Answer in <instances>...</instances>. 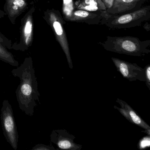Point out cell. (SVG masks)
<instances>
[{
	"label": "cell",
	"mask_w": 150,
	"mask_h": 150,
	"mask_svg": "<svg viewBox=\"0 0 150 150\" xmlns=\"http://www.w3.org/2000/svg\"><path fill=\"white\" fill-rule=\"evenodd\" d=\"M74 6L77 9L91 12L107 10L101 0H77L74 2Z\"/></svg>",
	"instance_id": "4fadbf2b"
},
{
	"label": "cell",
	"mask_w": 150,
	"mask_h": 150,
	"mask_svg": "<svg viewBox=\"0 0 150 150\" xmlns=\"http://www.w3.org/2000/svg\"><path fill=\"white\" fill-rule=\"evenodd\" d=\"M143 28L147 32L150 31V24L147 21H146L145 23L143 25Z\"/></svg>",
	"instance_id": "ffe728a7"
},
{
	"label": "cell",
	"mask_w": 150,
	"mask_h": 150,
	"mask_svg": "<svg viewBox=\"0 0 150 150\" xmlns=\"http://www.w3.org/2000/svg\"><path fill=\"white\" fill-rule=\"evenodd\" d=\"M11 73L20 80L16 91L19 108L25 115L32 116L35 108L40 104V94L32 58H25L23 64L13 69Z\"/></svg>",
	"instance_id": "6da1fadb"
},
{
	"label": "cell",
	"mask_w": 150,
	"mask_h": 150,
	"mask_svg": "<svg viewBox=\"0 0 150 150\" xmlns=\"http://www.w3.org/2000/svg\"><path fill=\"white\" fill-rule=\"evenodd\" d=\"M35 7L32 6L21 20L20 41L12 45V50L25 52L32 45L34 39V14Z\"/></svg>",
	"instance_id": "8992f818"
},
{
	"label": "cell",
	"mask_w": 150,
	"mask_h": 150,
	"mask_svg": "<svg viewBox=\"0 0 150 150\" xmlns=\"http://www.w3.org/2000/svg\"><path fill=\"white\" fill-rule=\"evenodd\" d=\"M150 146V136L147 135L146 137L142 138L139 142L138 147L140 150L145 149L146 147H149Z\"/></svg>",
	"instance_id": "2e32d148"
},
{
	"label": "cell",
	"mask_w": 150,
	"mask_h": 150,
	"mask_svg": "<svg viewBox=\"0 0 150 150\" xmlns=\"http://www.w3.org/2000/svg\"><path fill=\"white\" fill-rule=\"evenodd\" d=\"M54 146L51 144L49 145H46L43 144H38L32 148V150H56Z\"/></svg>",
	"instance_id": "e0dca14e"
},
{
	"label": "cell",
	"mask_w": 150,
	"mask_h": 150,
	"mask_svg": "<svg viewBox=\"0 0 150 150\" xmlns=\"http://www.w3.org/2000/svg\"><path fill=\"white\" fill-rule=\"evenodd\" d=\"M104 11L91 12L74 8L68 15L63 18L65 21L84 23L88 25H97L100 24L103 18Z\"/></svg>",
	"instance_id": "ba28073f"
},
{
	"label": "cell",
	"mask_w": 150,
	"mask_h": 150,
	"mask_svg": "<svg viewBox=\"0 0 150 150\" xmlns=\"http://www.w3.org/2000/svg\"><path fill=\"white\" fill-rule=\"evenodd\" d=\"M144 69L145 78L146 85L150 90V65L146 66Z\"/></svg>",
	"instance_id": "ac0fdd59"
},
{
	"label": "cell",
	"mask_w": 150,
	"mask_h": 150,
	"mask_svg": "<svg viewBox=\"0 0 150 150\" xmlns=\"http://www.w3.org/2000/svg\"><path fill=\"white\" fill-rule=\"evenodd\" d=\"M149 0H115L111 8L106 10L112 15L123 14L134 12L142 7Z\"/></svg>",
	"instance_id": "30bf717a"
},
{
	"label": "cell",
	"mask_w": 150,
	"mask_h": 150,
	"mask_svg": "<svg viewBox=\"0 0 150 150\" xmlns=\"http://www.w3.org/2000/svg\"><path fill=\"white\" fill-rule=\"evenodd\" d=\"M150 19V6H142L137 11L123 14L112 15L104 11L101 25H106L111 29L130 28L141 26L144 22Z\"/></svg>",
	"instance_id": "3957f363"
},
{
	"label": "cell",
	"mask_w": 150,
	"mask_h": 150,
	"mask_svg": "<svg viewBox=\"0 0 150 150\" xmlns=\"http://www.w3.org/2000/svg\"><path fill=\"white\" fill-rule=\"evenodd\" d=\"M0 43L4 45L7 49L9 50H12V42L11 40L6 37L0 31Z\"/></svg>",
	"instance_id": "9a60e30c"
},
{
	"label": "cell",
	"mask_w": 150,
	"mask_h": 150,
	"mask_svg": "<svg viewBox=\"0 0 150 150\" xmlns=\"http://www.w3.org/2000/svg\"><path fill=\"white\" fill-rule=\"evenodd\" d=\"M50 138L51 142L55 144L59 149L80 150L82 147L81 145L74 142L75 136L70 134L65 129L53 130Z\"/></svg>",
	"instance_id": "9c48e42d"
},
{
	"label": "cell",
	"mask_w": 150,
	"mask_h": 150,
	"mask_svg": "<svg viewBox=\"0 0 150 150\" xmlns=\"http://www.w3.org/2000/svg\"><path fill=\"white\" fill-rule=\"evenodd\" d=\"M1 120L3 134L7 142L17 150L19 142V134L12 106L8 100L5 99L2 103Z\"/></svg>",
	"instance_id": "5b68a950"
},
{
	"label": "cell",
	"mask_w": 150,
	"mask_h": 150,
	"mask_svg": "<svg viewBox=\"0 0 150 150\" xmlns=\"http://www.w3.org/2000/svg\"><path fill=\"white\" fill-rule=\"evenodd\" d=\"M43 18L50 27L54 33L56 40L61 46L65 54L69 67L73 68L71 58L69 42L64 25L66 21L61 13L54 8L47 9L44 12Z\"/></svg>",
	"instance_id": "277c9868"
},
{
	"label": "cell",
	"mask_w": 150,
	"mask_h": 150,
	"mask_svg": "<svg viewBox=\"0 0 150 150\" xmlns=\"http://www.w3.org/2000/svg\"><path fill=\"white\" fill-rule=\"evenodd\" d=\"M6 15V14L4 11H3L0 8V19L4 18V16Z\"/></svg>",
	"instance_id": "44dd1931"
},
{
	"label": "cell",
	"mask_w": 150,
	"mask_h": 150,
	"mask_svg": "<svg viewBox=\"0 0 150 150\" xmlns=\"http://www.w3.org/2000/svg\"><path fill=\"white\" fill-rule=\"evenodd\" d=\"M105 50L119 54L135 57H143L149 54L150 40L142 41L135 37L108 36L103 42H99Z\"/></svg>",
	"instance_id": "7a4b0ae2"
},
{
	"label": "cell",
	"mask_w": 150,
	"mask_h": 150,
	"mask_svg": "<svg viewBox=\"0 0 150 150\" xmlns=\"http://www.w3.org/2000/svg\"><path fill=\"white\" fill-rule=\"evenodd\" d=\"M101 1L105 5L107 10L112 7L115 0H101Z\"/></svg>",
	"instance_id": "d6986e66"
},
{
	"label": "cell",
	"mask_w": 150,
	"mask_h": 150,
	"mask_svg": "<svg viewBox=\"0 0 150 150\" xmlns=\"http://www.w3.org/2000/svg\"><path fill=\"white\" fill-rule=\"evenodd\" d=\"M111 60L116 68L117 71L129 81L139 80L145 81L144 69L137 64H132L121 60L119 59L111 57Z\"/></svg>",
	"instance_id": "52a82bcc"
},
{
	"label": "cell",
	"mask_w": 150,
	"mask_h": 150,
	"mask_svg": "<svg viewBox=\"0 0 150 150\" xmlns=\"http://www.w3.org/2000/svg\"><path fill=\"white\" fill-rule=\"evenodd\" d=\"M5 1H7V0H5Z\"/></svg>",
	"instance_id": "7402d4cb"
},
{
	"label": "cell",
	"mask_w": 150,
	"mask_h": 150,
	"mask_svg": "<svg viewBox=\"0 0 150 150\" xmlns=\"http://www.w3.org/2000/svg\"><path fill=\"white\" fill-rule=\"evenodd\" d=\"M116 102L119 104L121 108L114 106V108L117 110L121 115L123 116L130 122L141 127L144 130H150L149 125L142 119L137 114L136 111L127 103L118 98L117 99Z\"/></svg>",
	"instance_id": "8fae6325"
},
{
	"label": "cell",
	"mask_w": 150,
	"mask_h": 150,
	"mask_svg": "<svg viewBox=\"0 0 150 150\" xmlns=\"http://www.w3.org/2000/svg\"><path fill=\"white\" fill-rule=\"evenodd\" d=\"M27 0H7L4 6V12L12 24H16V21L28 8Z\"/></svg>",
	"instance_id": "7c38bea8"
},
{
	"label": "cell",
	"mask_w": 150,
	"mask_h": 150,
	"mask_svg": "<svg viewBox=\"0 0 150 150\" xmlns=\"http://www.w3.org/2000/svg\"><path fill=\"white\" fill-rule=\"evenodd\" d=\"M0 60L9 64L13 67L19 66L18 61L15 59L13 54L8 50L7 48L2 44L0 43Z\"/></svg>",
	"instance_id": "5bb4252c"
}]
</instances>
